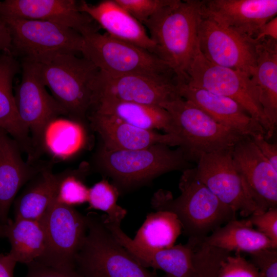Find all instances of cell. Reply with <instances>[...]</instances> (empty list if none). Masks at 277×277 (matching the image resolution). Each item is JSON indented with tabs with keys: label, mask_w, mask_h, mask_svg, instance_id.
I'll return each mask as SVG.
<instances>
[{
	"label": "cell",
	"mask_w": 277,
	"mask_h": 277,
	"mask_svg": "<svg viewBox=\"0 0 277 277\" xmlns=\"http://www.w3.org/2000/svg\"><path fill=\"white\" fill-rule=\"evenodd\" d=\"M263 155L269 161L273 168L277 170V145L268 142L263 135L251 137Z\"/></svg>",
	"instance_id": "cell-38"
},
{
	"label": "cell",
	"mask_w": 277,
	"mask_h": 277,
	"mask_svg": "<svg viewBox=\"0 0 277 277\" xmlns=\"http://www.w3.org/2000/svg\"><path fill=\"white\" fill-rule=\"evenodd\" d=\"M94 107L93 111L114 116L135 127L148 130H162L166 133L179 136L172 117L160 106L103 98L97 101Z\"/></svg>",
	"instance_id": "cell-24"
},
{
	"label": "cell",
	"mask_w": 277,
	"mask_h": 277,
	"mask_svg": "<svg viewBox=\"0 0 277 277\" xmlns=\"http://www.w3.org/2000/svg\"><path fill=\"white\" fill-rule=\"evenodd\" d=\"M264 38H270L277 41L276 16L269 20L260 28L254 39L256 42Z\"/></svg>",
	"instance_id": "cell-39"
},
{
	"label": "cell",
	"mask_w": 277,
	"mask_h": 277,
	"mask_svg": "<svg viewBox=\"0 0 277 277\" xmlns=\"http://www.w3.org/2000/svg\"><path fill=\"white\" fill-rule=\"evenodd\" d=\"M87 230L75 260L84 277H159L141 264L115 238L101 215L86 214Z\"/></svg>",
	"instance_id": "cell-5"
},
{
	"label": "cell",
	"mask_w": 277,
	"mask_h": 277,
	"mask_svg": "<svg viewBox=\"0 0 277 277\" xmlns=\"http://www.w3.org/2000/svg\"><path fill=\"white\" fill-rule=\"evenodd\" d=\"M94 162L98 171L112 179L120 193L146 185L167 172L193 167L180 147L172 150L165 144L130 150L100 147Z\"/></svg>",
	"instance_id": "cell-3"
},
{
	"label": "cell",
	"mask_w": 277,
	"mask_h": 277,
	"mask_svg": "<svg viewBox=\"0 0 277 277\" xmlns=\"http://www.w3.org/2000/svg\"><path fill=\"white\" fill-rule=\"evenodd\" d=\"M201 1L171 0L143 25L155 46V55L166 63L178 83L187 80L190 64L199 49Z\"/></svg>",
	"instance_id": "cell-1"
},
{
	"label": "cell",
	"mask_w": 277,
	"mask_h": 277,
	"mask_svg": "<svg viewBox=\"0 0 277 277\" xmlns=\"http://www.w3.org/2000/svg\"><path fill=\"white\" fill-rule=\"evenodd\" d=\"M1 129V128H0V129Z\"/></svg>",
	"instance_id": "cell-43"
},
{
	"label": "cell",
	"mask_w": 277,
	"mask_h": 277,
	"mask_svg": "<svg viewBox=\"0 0 277 277\" xmlns=\"http://www.w3.org/2000/svg\"><path fill=\"white\" fill-rule=\"evenodd\" d=\"M87 118L101 140V147L106 150H136L156 144L179 147L182 144L177 135L142 129L113 115L93 111Z\"/></svg>",
	"instance_id": "cell-18"
},
{
	"label": "cell",
	"mask_w": 277,
	"mask_h": 277,
	"mask_svg": "<svg viewBox=\"0 0 277 277\" xmlns=\"http://www.w3.org/2000/svg\"><path fill=\"white\" fill-rule=\"evenodd\" d=\"M3 17L46 21L72 29L80 34L93 21L74 0H5L0 1Z\"/></svg>",
	"instance_id": "cell-20"
},
{
	"label": "cell",
	"mask_w": 277,
	"mask_h": 277,
	"mask_svg": "<svg viewBox=\"0 0 277 277\" xmlns=\"http://www.w3.org/2000/svg\"><path fill=\"white\" fill-rule=\"evenodd\" d=\"M21 64L10 51L0 55V128L6 131L34 161L35 153L27 128L18 114L13 93V80Z\"/></svg>",
	"instance_id": "cell-23"
},
{
	"label": "cell",
	"mask_w": 277,
	"mask_h": 277,
	"mask_svg": "<svg viewBox=\"0 0 277 277\" xmlns=\"http://www.w3.org/2000/svg\"><path fill=\"white\" fill-rule=\"evenodd\" d=\"M121 7L143 25L171 0H115Z\"/></svg>",
	"instance_id": "cell-34"
},
{
	"label": "cell",
	"mask_w": 277,
	"mask_h": 277,
	"mask_svg": "<svg viewBox=\"0 0 277 277\" xmlns=\"http://www.w3.org/2000/svg\"><path fill=\"white\" fill-rule=\"evenodd\" d=\"M8 253H0V277H14V270L16 264Z\"/></svg>",
	"instance_id": "cell-40"
},
{
	"label": "cell",
	"mask_w": 277,
	"mask_h": 277,
	"mask_svg": "<svg viewBox=\"0 0 277 277\" xmlns=\"http://www.w3.org/2000/svg\"><path fill=\"white\" fill-rule=\"evenodd\" d=\"M4 236V226L0 222V237Z\"/></svg>",
	"instance_id": "cell-42"
},
{
	"label": "cell",
	"mask_w": 277,
	"mask_h": 277,
	"mask_svg": "<svg viewBox=\"0 0 277 277\" xmlns=\"http://www.w3.org/2000/svg\"><path fill=\"white\" fill-rule=\"evenodd\" d=\"M232 156L247 192L260 211L277 208V170L251 137L239 142L233 148Z\"/></svg>",
	"instance_id": "cell-15"
},
{
	"label": "cell",
	"mask_w": 277,
	"mask_h": 277,
	"mask_svg": "<svg viewBox=\"0 0 277 277\" xmlns=\"http://www.w3.org/2000/svg\"><path fill=\"white\" fill-rule=\"evenodd\" d=\"M172 117L182 140L180 147L190 162L204 154L232 149L247 136L223 126L192 103L177 95L161 105Z\"/></svg>",
	"instance_id": "cell-7"
},
{
	"label": "cell",
	"mask_w": 277,
	"mask_h": 277,
	"mask_svg": "<svg viewBox=\"0 0 277 277\" xmlns=\"http://www.w3.org/2000/svg\"><path fill=\"white\" fill-rule=\"evenodd\" d=\"M177 93L183 98L192 103L218 123L241 135L252 137L266 135L256 121L233 100L197 87L187 82L178 83Z\"/></svg>",
	"instance_id": "cell-19"
},
{
	"label": "cell",
	"mask_w": 277,
	"mask_h": 277,
	"mask_svg": "<svg viewBox=\"0 0 277 277\" xmlns=\"http://www.w3.org/2000/svg\"><path fill=\"white\" fill-rule=\"evenodd\" d=\"M216 277H264L240 253L230 254L222 262Z\"/></svg>",
	"instance_id": "cell-33"
},
{
	"label": "cell",
	"mask_w": 277,
	"mask_h": 277,
	"mask_svg": "<svg viewBox=\"0 0 277 277\" xmlns=\"http://www.w3.org/2000/svg\"><path fill=\"white\" fill-rule=\"evenodd\" d=\"M120 192L113 185L102 180L89 188L88 209L103 211L110 220L121 223L127 211L117 204Z\"/></svg>",
	"instance_id": "cell-31"
},
{
	"label": "cell",
	"mask_w": 277,
	"mask_h": 277,
	"mask_svg": "<svg viewBox=\"0 0 277 277\" xmlns=\"http://www.w3.org/2000/svg\"><path fill=\"white\" fill-rule=\"evenodd\" d=\"M81 123L58 117L51 121L43 133L42 151L59 159H68L77 151L83 142Z\"/></svg>",
	"instance_id": "cell-30"
},
{
	"label": "cell",
	"mask_w": 277,
	"mask_h": 277,
	"mask_svg": "<svg viewBox=\"0 0 277 277\" xmlns=\"http://www.w3.org/2000/svg\"><path fill=\"white\" fill-rule=\"evenodd\" d=\"M87 170L81 168L56 175V201L71 207L87 202L89 188L84 182Z\"/></svg>",
	"instance_id": "cell-32"
},
{
	"label": "cell",
	"mask_w": 277,
	"mask_h": 277,
	"mask_svg": "<svg viewBox=\"0 0 277 277\" xmlns=\"http://www.w3.org/2000/svg\"><path fill=\"white\" fill-rule=\"evenodd\" d=\"M40 221L45 233V249L35 262L60 270L75 271V258L87 230L86 215L54 198Z\"/></svg>",
	"instance_id": "cell-10"
},
{
	"label": "cell",
	"mask_w": 277,
	"mask_h": 277,
	"mask_svg": "<svg viewBox=\"0 0 277 277\" xmlns=\"http://www.w3.org/2000/svg\"><path fill=\"white\" fill-rule=\"evenodd\" d=\"M248 255L249 260L264 277H277V249H262Z\"/></svg>",
	"instance_id": "cell-36"
},
{
	"label": "cell",
	"mask_w": 277,
	"mask_h": 277,
	"mask_svg": "<svg viewBox=\"0 0 277 277\" xmlns=\"http://www.w3.org/2000/svg\"><path fill=\"white\" fill-rule=\"evenodd\" d=\"M2 17L11 34L10 52L22 61L41 63L58 54L81 52L82 36L72 29L46 21Z\"/></svg>",
	"instance_id": "cell-9"
},
{
	"label": "cell",
	"mask_w": 277,
	"mask_h": 277,
	"mask_svg": "<svg viewBox=\"0 0 277 277\" xmlns=\"http://www.w3.org/2000/svg\"><path fill=\"white\" fill-rule=\"evenodd\" d=\"M4 236L9 241V254L16 263L29 265L38 261L45 249V233L39 220L9 219Z\"/></svg>",
	"instance_id": "cell-28"
},
{
	"label": "cell",
	"mask_w": 277,
	"mask_h": 277,
	"mask_svg": "<svg viewBox=\"0 0 277 277\" xmlns=\"http://www.w3.org/2000/svg\"><path fill=\"white\" fill-rule=\"evenodd\" d=\"M177 83L174 74L115 75L100 71L94 88V106L99 100L109 98L161 107L179 95Z\"/></svg>",
	"instance_id": "cell-13"
},
{
	"label": "cell",
	"mask_w": 277,
	"mask_h": 277,
	"mask_svg": "<svg viewBox=\"0 0 277 277\" xmlns=\"http://www.w3.org/2000/svg\"><path fill=\"white\" fill-rule=\"evenodd\" d=\"M36 64L43 82L67 115L84 122L94 105V88L100 70L86 58L72 54H58Z\"/></svg>",
	"instance_id": "cell-4"
},
{
	"label": "cell",
	"mask_w": 277,
	"mask_h": 277,
	"mask_svg": "<svg viewBox=\"0 0 277 277\" xmlns=\"http://www.w3.org/2000/svg\"><path fill=\"white\" fill-rule=\"evenodd\" d=\"M182 232L181 224L175 214L167 211L155 210L147 214L132 240L144 247L167 248L174 245Z\"/></svg>",
	"instance_id": "cell-29"
},
{
	"label": "cell",
	"mask_w": 277,
	"mask_h": 277,
	"mask_svg": "<svg viewBox=\"0 0 277 277\" xmlns=\"http://www.w3.org/2000/svg\"><path fill=\"white\" fill-rule=\"evenodd\" d=\"M103 221L118 242L143 266L164 271L165 277H198L194 266L195 246L188 240L163 249L144 247L135 243L123 231L121 223L109 220L102 215Z\"/></svg>",
	"instance_id": "cell-16"
},
{
	"label": "cell",
	"mask_w": 277,
	"mask_h": 277,
	"mask_svg": "<svg viewBox=\"0 0 277 277\" xmlns=\"http://www.w3.org/2000/svg\"><path fill=\"white\" fill-rule=\"evenodd\" d=\"M11 47V37L9 29L0 16V55L5 51H10Z\"/></svg>",
	"instance_id": "cell-41"
},
{
	"label": "cell",
	"mask_w": 277,
	"mask_h": 277,
	"mask_svg": "<svg viewBox=\"0 0 277 277\" xmlns=\"http://www.w3.org/2000/svg\"><path fill=\"white\" fill-rule=\"evenodd\" d=\"M21 80L15 90V103L19 117L31 133L37 157L42 151L43 133L53 120L67 115L43 82L36 63L23 60Z\"/></svg>",
	"instance_id": "cell-11"
},
{
	"label": "cell",
	"mask_w": 277,
	"mask_h": 277,
	"mask_svg": "<svg viewBox=\"0 0 277 277\" xmlns=\"http://www.w3.org/2000/svg\"><path fill=\"white\" fill-rule=\"evenodd\" d=\"M198 37L200 50L210 62L252 78L257 57L254 38L202 15Z\"/></svg>",
	"instance_id": "cell-12"
},
{
	"label": "cell",
	"mask_w": 277,
	"mask_h": 277,
	"mask_svg": "<svg viewBox=\"0 0 277 277\" xmlns=\"http://www.w3.org/2000/svg\"><path fill=\"white\" fill-rule=\"evenodd\" d=\"M256 65L252 77L260 102L273 132L277 124V41L264 38L256 44Z\"/></svg>",
	"instance_id": "cell-25"
},
{
	"label": "cell",
	"mask_w": 277,
	"mask_h": 277,
	"mask_svg": "<svg viewBox=\"0 0 277 277\" xmlns=\"http://www.w3.org/2000/svg\"><path fill=\"white\" fill-rule=\"evenodd\" d=\"M81 53L101 71L109 74H141L154 76L175 74L154 54L133 44L101 33L94 26L81 33Z\"/></svg>",
	"instance_id": "cell-6"
},
{
	"label": "cell",
	"mask_w": 277,
	"mask_h": 277,
	"mask_svg": "<svg viewBox=\"0 0 277 277\" xmlns=\"http://www.w3.org/2000/svg\"><path fill=\"white\" fill-rule=\"evenodd\" d=\"M246 218L277 248V208H270L262 212H255Z\"/></svg>",
	"instance_id": "cell-35"
},
{
	"label": "cell",
	"mask_w": 277,
	"mask_h": 277,
	"mask_svg": "<svg viewBox=\"0 0 277 277\" xmlns=\"http://www.w3.org/2000/svg\"><path fill=\"white\" fill-rule=\"evenodd\" d=\"M80 10L97 23L109 35L133 44L155 55V46L145 27L115 0L102 1L95 5L78 2Z\"/></svg>",
	"instance_id": "cell-21"
},
{
	"label": "cell",
	"mask_w": 277,
	"mask_h": 277,
	"mask_svg": "<svg viewBox=\"0 0 277 277\" xmlns=\"http://www.w3.org/2000/svg\"><path fill=\"white\" fill-rule=\"evenodd\" d=\"M232 149L203 154L195 167V176L222 203L247 217L261 212L234 166Z\"/></svg>",
	"instance_id": "cell-14"
},
{
	"label": "cell",
	"mask_w": 277,
	"mask_h": 277,
	"mask_svg": "<svg viewBox=\"0 0 277 277\" xmlns=\"http://www.w3.org/2000/svg\"><path fill=\"white\" fill-rule=\"evenodd\" d=\"M207 245L232 253H248L264 248H275L271 241L253 228L246 219H233L204 239Z\"/></svg>",
	"instance_id": "cell-27"
},
{
	"label": "cell",
	"mask_w": 277,
	"mask_h": 277,
	"mask_svg": "<svg viewBox=\"0 0 277 277\" xmlns=\"http://www.w3.org/2000/svg\"><path fill=\"white\" fill-rule=\"evenodd\" d=\"M17 143L0 129V222L9 220L10 208L20 189L41 169L25 162Z\"/></svg>",
	"instance_id": "cell-22"
},
{
	"label": "cell",
	"mask_w": 277,
	"mask_h": 277,
	"mask_svg": "<svg viewBox=\"0 0 277 277\" xmlns=\"http://www.w3.org/2000/svg\"><path fill=\"white\" fill-rule=\"evenodd\" d=\"M179 187L181 194L175 199L169 191L158 190L152 198L151 205L155 210L175 214L188 239L204 240L236 218V212L196 177L195 167L182 171Z\"/></svg>",
	"instance_id": "cell-2"
},
{
	"label": "cell",
	"mask_w": 277,
	"mask_h": 277,
	"mask_svg": "<svg viewBox=\"0 0 277 277\" xmlns=\"http://www.w3.org/2000/svg\"><path fill=\"white\" fill-rule=\"evenodd\" d=\"M26 277H84L76 271H66L47 267L37 262L28 265Z\"/></svg>",
	"instance_id": "cell-37"
},
{
	"label": "cell",
	"mask_w": 277,
	"mask_h": 277,
	"mask_svg": "<svg viewBox=\"0 0 277 277\" xmlns=\"http://www.w3.org/2000/svg\"><path fill=\"white\" fill-rule=\"evenodd\" d=\"M185 82L238 103L266 132L265 138L274 134L260 102V90L253 78L239 70L215 65L197 51L188 69Z\"/></svg>",
	"instance_id": "cell-8"
},
{
	"label": "cell",
	"mask_w": 277,
	"mask_h": 277,
	"mask_svg": "<svg viewBox=\"0 0 277 277\" xmlns=\"http://www.w3.org/2000/svg\"><path fill=\"white\" fill-rule=\"evenodd\" d=\"M56 185L51 167L42 166L14 200V219L39 220L55 197Z\"/></svg>",
	"instance_id": "cell-26"
},
{
	"label": "cell",
	"mask_w": 277,
	"mask_h": 277,
	"mask_svg": "<svg viewBox=\"0 0 277 277\" xmlns=\"http://www.w3.org/2000/svg\"><path fill=\"white\" fill-rule=\"evenodd\" d=\"M201 13L254 38L260 28L276 16L277 0H204Z\"/></svg>",
	"instance_id": "cell-17"
}]
</instances>
